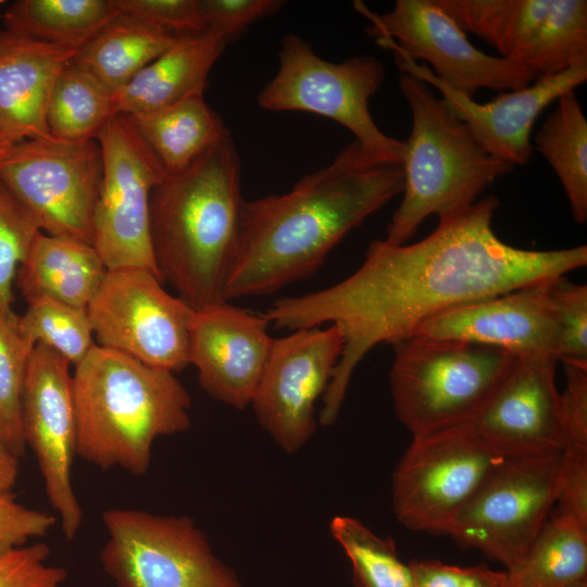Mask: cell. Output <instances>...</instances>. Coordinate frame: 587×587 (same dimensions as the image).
Here are the masks:
<instances>
[{
  "label": "cell",
  "mask_w": 587,
  "mask_h": 587,
  "mask_svg": "<svg viewBox=\"0 0 587 587\" xmlns=\"http://www.w3.org/2000/svg\"><path fill=\"white\" fill-rule=\"evenodd\" d=\"M494 195L439 216L436 228L410 245L373 240L360 267L344 280L275 300L262 313L278 328L337 325L344 349L323 395L320 423L338 417L351 376L371 349L408 338L455 307L565 275L587 264V247L529 250L494 232Z\"/></svg>",
  "instance_id": "1"
},
{
  "label": "cell",
  "mask_w": 587,
  "mask_h": 587,
  "mask_svg": "<svg viewBox=\"0 0 587 587\" xmlns=\"http://www.w3.org/2000/svg\"><path fill=\"white\" fill-rule=\"evenodd\" d=\"M402 188L401 163L353 140L289 191L245 200L226 301L270 295L310 276L352 229Z\"/></svg>",
  "instance_id": "2"
},
{
  "label": "cell",
  "mask_w": 587,
  "mask_h": 587,
  "mask_svg": "<svg viewBox=\"0 0 587 587\" xmlns=\"http://www.w3.org/2000/svg\"><path fill=\"white\" fill-rule=\"evenodd\" d=\"M245 199L229 132L186 171L165 175L150 196V240L160 278L198 311L227 302Z\"/></svg>",
  "instance_id": "3"
},
{
  "label": "cell",
  "mask_w": 587,
  "mask_h": 587,
  "mask_svg": "<svg viewBox=\"0 0 587 587\" xmlns=\"http://www.w3.org/2000/svg\"><path fill=\"white\" fill-rule=\"evenodd\" d=\"M76 455L141 476L157 438L183 433L191 400L174 373L96 345L75 366Z\"/></svg>",
  "instance_id": "4"
},
{
  "label": "cell",
  "mask_w": 587,
  "mask_h": 587,
  "mask_svg": "<svg viewBox=\"0 0 587 587\" xmlns=\"http://www.w3.org/2000/svg\"><path fill=\"white\" fill-rule=\"evenodd\" d=\"M399 88L412 128L401 163L402 199L386 230L385 239L395 245L405 243L428 216L472 205L514 168L488 154L428 84L402 73Z\"/></svg>",
  "instance_id": "5"
},
{
  "label": "cell",
  "mask_w": 587,
  "mask_h": 587,
  "mask_svg": "<svg viewBox=\"0 0 587 587\" xmlns=\"http://www.w3.org/2000/svg\"><path fill=\"white\" fill-rule=\"evenodd\" d=\"M390 392L412 437L466 422L515 357L478 344L410 336L392 344Z\"/></svg>",
  "instance_id": "6"
},
{
  "label": "cell",
  "mask_w": 587,
  "mask_h": 587,
  "mask_svg": "<svg viewBox=\"0 0 587 587\" xmlns=\"http://www.w3.org/2000/svg\"><path fill=\"white\" fill-rule=\"evenodd\" d=\"M278 57L275 76L258 96L261 108L304 111L334 120L371 153L402 163L404 141L383 133L370 112L369 101L385 77V66L377 58L357 55L329 62L295 34L282 39Z\"/></svg>",
  "instance_id": "7"
},
{
  "label": "cell",
  "mask_w": 587,
  "mask_h": 587,
  "mask_svg": "<svg viewBox=\"0 0 587 587\" xmlns=\"http://www.w3.org/2000/svg\"><path fill=\"white\" fill-rule=\"evenodd\" d=\"M102 522L100 561L117 587H243L186 515L109 509Z\"/></svg>",
  "instance_id": "8"
},
{
  "label": "cell",
  "mask_w": 587,
  "mask_h": 587,
  "mask_svg": "<svg viewBox=\"0 0 587 587\" xmlns=\"http://www.w3.org/2000/svg\"><path fill=\"white\" fill-rule=\"evenodd\" d=\"M0 180L42 233L93 246L102 180L98 140L16 142L0 158Z\"/></svg>",
  "instance_id": "9"
},
{
  "label": "cell",
  "mask_w": 587,
  "mask_h": 587,
  "mask_svg": "<svg viewBox=\"0 0 587 587\" xmlns=\"http://www.w3.org/2000/svg\"><path fill=\"white\" fill-rule=\"evenodd\" d=\"M561 460L562 452L504 459L459 511L447 535L505 570L514 566L555 503Z\"/></svg>",
  "instance_id": "10"
},
{
  "label": "cell",
  "mask_w": 587,
  "mask_h": 587,
  "mask_svg": "<svg viewBox=\"0 0 587 587\" xmlns=\"http://www.w3.org/2000/svg\"><path fill=\"white\" fill-rule=\"evenodd\" d=\"M87 313L100 347L172 373L190 364L196 310L149 270H108Z\"/></svg>",
  "instance_id": "11"
},
{
  "label": "cell",
  "mask_w": 587,
  "mask_h": 587,
  "mask_svg": "<svg viewBox=\"0 0 587 587\" xmlns=\"http://www.w3.org/2000/svg\"><path fill=\"white\" fill-rule=\"evenodd\" d=\"M504 459L465 423L412 437L391 475L398 522L415 532L447 534L459 511Z\"/></svg>",
  "instance_id": "12"
},
{
  "label": "cell",
  "mask_w": 587,
  "mask_h": 587,
  "mask_svg": "<svg viewBox=\"0 0 587 587\" xmlns=\"http://www.w3.org/2000/svg\"><path fill=\"white\" fill-rule=\"evenodd\" d=\"M97 140L102 153V180L95 211L93 247L108 270L146 268L160 278L150 240L149 211L152 189L166 174L127 115L114 114Z\"/></svg>",
  "instance_id": "13"
},
{
  "label": "cell",
  "mask_w": 587,
  "mask_h": 587,
  "mask_svg": "<svg viewBox=\"0 0 587 587\" xmlns=\"http://www.w3.org/2000/svg\"><path fill=\"white\" fill-rule=\"evenodd\" d=\"M465 32L499 57L533 73L552 75L587 63L586 0H437Z\"/></svg>",
  "instance_id": "14"
},
{
  "label": "cell",
  "mask_w": 587,
  "mask_h": 587,
  "mask_svg": "<svg viewBox=\"0 0 587 587\" xmlns=\"http://www.w3.org/2000/svg\"><path fill=\"white\" fill-rule=\"evenodd\" d=\"M357 10L371 21L365 32L394 55L425 61L434 75L473 98L482 88L499 92L528 86L537 77L501 57L476 48L437 0H397L383 14L363 3Z\"/></svg>",
  "instance_id": "15"
},
{
  "label": "cell",
  "mask_w": 587,
  "mask_h": 587,
  "mask_svg": "<svg viewBox=\"0 0 587 587\" xmlns=\"http://www.w3.org/2000/svg\"><path fill=\"white\" fill-rule=\"evenodd\" d=\"M344 345L335 324L274 338L250 405L259 425L285 452H297L313 436L315 402L332 379Z\"/></svg>",
  "instance_id": "16"
},
{
  "label": "cell",
  "mask_w": 587,
  "mask_h": 587,
  "mask_svg": "<svg viewBox=\"0 0 587 587\" xmlns=\"http://www.w3.org/2000/svg\"><path fill=\"white\" fill-rule=\"evenodd\" d=\"M70 362L53 349L36 345L22 394V430L34 451L47 498L59 515L64 537L74 539L83 510L72 485L77 429Z\"/></svg>",
  "instance_id": "17"
},
{
  "label": "cell",
  "mask_w": 587,
  "mask_h": 587,
  "mask_svg": "<svg viewBox=\"0 0 587 587\" xmlns=\"http://www.w3.org/2000/svg\"><path fill=\"white\" fill-rule=\"evenodd\" d=\"M557 360L515 358L476 412L464 422L504 458L541 457L564 450Z\"/></svg>",
  "instance_id": "18"
},
{
  "label": "cell",
  "mask_w": 587,
  "mask_h": 587,
  "mask_svg": "<svg viewBox=\"0 0 587 587\" xmlns=\"http://www.w3.org/2000/svg\"><path fill=\"white\" fill-rule=\"evenodd\" d=\"M394 58L401 73L411 74L440 91L445 105L466 125L488 154L513 166L529 162L534 150L532 129L540 113L587 80V63H579L479 103L439 80L426 64L400 55Z\"/></svg>",
  "instance_id": "19"
},
{
  "label": "cell",
  "mask_w": 587,
  "mask_h": 587,
  "mask_svg": "<svg viewBox=\"0 0 587 587\" xmlns=\"http://www.w3.org/2000/svg\"><path fill=\"white\" fill-rule=\"evenodd\" d=\"M551 279L450 309L422 324L412 336L478 344L515 358L559 361L560 332L550 299Z\"/></svg>",
  "instance_id": "20"
},
{
  "label": "cell",
  "mask_w": 587,
  "mask_h": 587,
  "mask_svg": "<svg viewBox=\"0 0 587 587\" xmlns=\"http://www.w3.org/2000/svg\"><path fill=\"white\" fill-rule=\"evenodd\" d=\"M268 324L228 301L196 311L189 361L209 396L238 410L251 404L274 341Z\"/></svg>",
  "instance_id": "21"
},
{
  "label": "cell",
  "mask_w": 587,
  "mask_h": 587,
  "mask_svg": "<svg viewBox=\"0 0 587 587\" xmlns=\"http://www.w3.org/2000/svg\"><path fill=\"white\" fill-rule=\"evenodd\" d=\"M76 52L0 30V128L14 143L53 138L47 124L49 98Z\"/></svg>",
  "instance_id": "22"
},
{
  "label": "cell",
  "mask_w": 587,
  "mask_h": 587,
  "mask_svg": "<svg viewBox=\"0 0 587 587\" xmlns=\"http://www.w3.org/2000/svg\"><path fill=\"white\" fill-rule=\"evenodd\" d=\"M226 41L211 30L182 36L113 95L114 113H151L204 96L209 74Z\"/></svg>",
  "instance_id": "23"
},
{
  "label": "cell",
  "mask_w": 587,
  "mask_h": 587,
  "mask_svg": "<svg viewBox=\"0 0 587 587\" xmlns=\"http://www.w3.org/2000/svg\"><path fill=\"white\" fill-rule=\"evenodd\" d=\"M107 273L92 245L40 230L17 270L16 284L28 303L51 299L87 309Z\"/></svg>",
  "instance_id": "24"
},
{
  "label": "cell",
  "mask_w": 587,
  "mask_h": 587,
  "mask_svg": "<svg viewBox=\"0 0 587 587\" xmlns=\"http://www.w3.org/2000/svg\"><path fill=\"white\" fill-rule=\"evenodd\" d=\"M129 118L166 175L189 168L228 133L221 117L205 102L204 96L190 97Z\"/></svg>",
  "instance_id": "25"
},
{
  "label": "cell",
  "mask_w": 587,
  "mask_h": 587,
  "mask_svg": "<svg viewBox=\"0 0 587 587\" xmlns=\"http://www.w3.org/2000/svg\"><path fill=\"white\" fill-rule=\"evenodd\" d=\"M179 37L115 14L77 50L73 61L114 95Z\"/></svg>",
  "instance_id": "26"
},
{
  "label": "cell",
  "mask_w": 587,
  "mask_h": 587,
  "mask_svg": "<svg viewBox=\"0 0 587 587\" xmlns=\"http://www.w3.org/2000/svg\"><path fill=\"white\" fill-rule=\"evenodd\" d=\"M504 572L503 587H576L587 582V526L557 514L521 561Z\"/></svg>",
  "instance_id": "27"
},
{
  "label": "cell",
  "mask_w": 587,
  "mask_h": 587,
  "mask_svg": "<svg viewBox=\"0 0 587 587\" xmlns=\"http://www.w3.org/2000/svg\"><path fill=\"white\" fill-rule=\"evenodd\" d=\"M542 122L535 146L550 164L566 195L572 216L587 222V118L575 90L562 95Z\"/></svg>",
  "instance_id": "28"
},
{
  "label": "cell",
  "mask_w": 587,
  "mask_h": 587,
  "mask_svg": "<svg viewBox=\"0 0 587 587\" xmlns=\"http://www.w3.org/2000/svg\"><path fill=\"white\" fill-rule=\"evenodd\" d=\"M115 14L110 0H17L3 24L16 35L78 50Z\"/></svg>",
  "instance_id": "29"
},
{
  "label": "cell",
  "mask_w": 587,
  "mask_h": 587,
  "mask_svg": "<svg viewBox=\"0 0 587 587\" xmlns=\"http://www.w3.org/2000/svg\"><path fill=\"white\" fill-rule=\"evenodd\" d=\"M114 114L113 93L73 60L67 63L48 102L51 135L65 141L97 140Z\"/></svg>",
  "instance_id": "30"
},
{
  "label": "cell",
  "mask_w": 587,
  "mask_h": 587,
  "mask_svg": "<svg viewBox=\"0 0 587 587\" xmlns=\"http://www.w3.org/2000/svg\"><path fill=\"white\" fill-rule=\"evenodd\" d=\"M329 530L350 561L355 587H414L411 565L400 559L390 537L347 515L333 517Z\"/></svg>",
  "instance_id": "31"
},
{
  "label": "cell",
  "mask_w": 587,
  "mask_h": 587,
  "mask_svg": "<svg viewBox=\"0 0 587 587\" xmlns=\"http://www.w3.org/2000/svg\"><path fill=\"white\" fill-rule=\"evenodd\" d=\"M17 329L24 341L34 348L47 346L70 364L78 365L97 345L87 309L75 308L51 299L28 303L17 317Z\"/></svg>",
  "instance_id": "32"
},
{
  "label": "cell",
  "mask_w": 587,
  "mask_h": 587,
  "mask_svg": "<svg viewBox=\"0 0 587 587\" xmlns=\"http://www.w3.org/2000/svg\"><path fill=\"white\" fill-rule=\"evenodd\" d=\"M17 317L0 311V428L9 448L20 457L26 448L22 430V394L34 348L21 337Z\"/></svg>",
  "instance_id": "33"
},
{
  "label": "cell",
  "mask_w": 587,
  "mask_h": 587,
  "mask_svg": "<svg viewBox=\"0 0 587 587\" xmlns=\"http://www.w3.org/2000/svg\"><path fill=\"white\" fill-rule=\"evenodd\" d=\"M39 227L0 180V311L16 316L12 310L13 283Z\"/></svg>",
  "instance_id": "34"
},
{
  "label": "cell",
  "mask_w": 587,
  "mask_h": 587,
  "mask_svg": "<svg viewBox=\"0 0 587 587\" xmlns=\"http://www.w3.org/2000/svg\"><path fill=\"white\" fill-rule=\"evenodd\" d=\"M559 332V361L587 362V286L564 275L550 282Z\"/></svg>",
  "instance_id": "35"
},
{
  "label": "cell",
  "mask_w": 587,
  "mask_h": 587,
  "mask_svg": "<svg viewBox=\"0 0 587 587\" xmlns=\"http://www.w3.org/2000/svg\"><path fill=\"white\" fill-rule=\"evenodd\" d=\"M124 15L176 36L205 30L200 0H110Z\"/></svg>",
  "instance_id": "36"
},
{
  "label": "cell",
  "mask_w": 587,
  "mask_h": 587,
  "mask_svg": "<svg viewBox=\"0 0 587 587\" xmlns=\"http://www.w3.org/2000/svg\"><path fill=\"white\" fill-rule=\"evenodd\" d=\"M50 549L36 542L0 552V587H60L67 577L63 567L50 565Z\"/></svg>",
  "instance_id": "37"
},
{
  "label": "cell",
  "mask_w": 587,
  "mask_h": 587,
  "mask_svg": "<svg viewBox=\"0 0 587 587\" xmlns=\"http://www.w3.org/2000/svg\"><path fill=\"white\" fill-rule=\"evenodd\" d=\"M562 363L565 386L560 391L559 404L564 450L587 451V362Z\"/></svg>",
  "instance_id": "38"
},
{
  "label": "cell",
  "mask_w": 587,
  "mask_h": 587,
  "mask_svg": "<svg viewBox=\"0 0 587 587\" xmlns=\"http://www.w3.org/2000/svg\"><path fill=\"white\" fill-rule=\"evenodd\" d=\"M284 3L280 0H200V8L205 30L228 42L251 24L278 11Z\"/></svg>",
  "instance_id": "39"
},
{
  "label": "cell",
  "mask_w": 587,
  "mask_h": 587,
  "mask_svg": "<svg viewBox=\"0 0 587 587\" xmlns=\"http://www.w3.org/2000/svg\"><path fill=\"white\" fill-rule=\"evenodd\" d=\"M414 587H503L505 572L490 569L484 563L459 566L438 560L410 562Z\"/></svg>",
  "instance_id": "40"
},
{
  "label": "cell",
  "mask_w": 587,
  "mask_h": 587,
  "mask_svg": "<svg viewBox=\"0 0 587 587\" xmlns=\"http://www.w3.org/2000/svg\"><path fill=\"white\" fill-rule=\"evenodd\" d=\"M55 521L50 513L24 507L10 492H0V552L45 536Z\"/></svg>",
  "instance_id": "41"
},
{
  "label": "cell",
  "mask_w": 587,
  "mask_h": 587,
  "mask_svg": "<svg viewBox=\"0 0 587 587\" xmlns=\"http://www.w3.org/2000/svg\"><path fill=\"white\" fill-rule=\"evenodd\" d=\"M555 503L559 515L587 526V451L562 452Z\"/></svg>",
  "instance_id": "42"
},
{
  "label": "cell",
  "mask_w": 587,
  "mask_h": 587,
  "mask_svg": "<svg viewBox=\"0 0 587 587\" xmlns=\"http://www.w3.org/2000/svg\"><path fill=\"white\" fill-rule=\"evenodd\" d=\"M17 458L7 445L0 428V492H10L17 478Z\"/></svg>",
  "instance_id": "43"
},
{
  "label": "cell",
  "mask_w": 587,
  "mask_h": 587,
  "mask_svg": "<svg viewBox=\"0 0 587 587\" xmlns=\"http://www.w3.org/2000/svg\"><path fill=\"white\" fill-rule=\"evenodd\" d=\"M14 142L0 128V158L3 157Z\"/></svg>",
  "instance_id": "44"
},
{
  "label": "cell",
  "mask_w": 587,
  "mask_h": 587,
  "mask_svg": "<svg viewBox=\"0 0 587 587\" xmlns=\"http://www.w3.org/2000/svg\"><path fill=\"white\" fill-rule=\"evenodd\" d=\"M576 587H587V582H585V583H583V584H580V585H578Z\"/></svg>",
  "instance_id": "45"
}]
</instances>
